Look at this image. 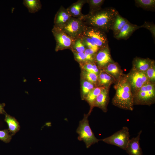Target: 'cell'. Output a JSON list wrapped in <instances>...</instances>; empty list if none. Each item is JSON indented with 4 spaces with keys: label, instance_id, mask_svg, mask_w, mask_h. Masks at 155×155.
Segmentation results:
<instances>
[{
    "label": "cell",
    "instance_id": "obj_1",
    "mask_svg": "<svg viewBox=\"0 0 155 155\" xmlns=\"http://www.w3.org/2000/svg\"><path fill=\"white\" fill-rule=\"evenodd\" d=\"M118 11L114 8L108 7L92 14L84 15L82 20L86 26H90L105 32L111 30Z\"/></svg>",
    "mask_w": 155,
    "mask_h": 155
},
{
    "label": "cell",
    "instance_id": "obj_2",
    "mask_svg": "<svg viewBox=\"0 0 155 155\" xmlns=\"http://www.w3.org/2000/svg\"><path fill=\"white\" fill-rule=\"evenodd\" d=\"M114 84L116 92L112 100L113 104L121 109L133 111V93L126 75H124Z\"/></svg>",
    "mask_w": 155,
    "mask_h": 155
},
{
    "label": "cell",
    "instance_id": "obj_3",
    "mask_svg": "<svg viewBox=\"0 0 155 155\" xmlns=\"http://www.w3.org/2000/svg\"><path fill=\"white\" fill-rule=\"evenodd\" d=\"M133 104L150 106L155 102V85L149 82L133 93Z\"/></svg>",
    "mask_w": 155,
    "mask_h": 155
},
{
    "label": "cell",
    "instance_id": "obj_4",
    "mask_svg": "<svg viewBox=\"0 0 155 155\" xmlns=\"http://www.w3.org/2000/svg\"><path fill=\"white\" fill-rule=\"evenodd\" d=\"M90 114L88 113L87 114L84 115L83 119L79 122L76 131L79 135L78 137V140L80 141H83L87 148L100 141V140L95 136L89 125L88 118Z\"/></svg>",
    "mask_w": 155,
    "mask_h": 155
},
{
    "label": "cell",
    "instance_id": "obj_5",
    "mask_svg": "<svg viewBox=\"0 0 155 155\" xmlns=\"http://www.w3.org/2000/svg\"><path fill=\"white\" fill-rule=\"evenodd\" d=\"M129 129L126 126L115 132L111 135L100 140L108 144L117 146L125 150L129 140Z\"/></svg>",
    "mask_w": 155,
    "mask_h": 155
},
{
    "label": "cell",
    "instance_id": "obj_6",
    "mask_svg": "<svg viewBox=\"0 0 155 155\" xmlns=\"http://www.w3.org/2000/svg\"><path fill=\"white\" fill-rule=\"evenodd\" d=\"M85 26L82 20L71 17L66 24L59 27L74 40L82 35Z\"/></svg>",
    "mask_w": 155,
    "mask_h": 155
},
{
    "label": "cell",
    "instance_id": "obj_7",
    "mask_svg": "<svg viewBox=\"0 0 155 155\" xmlns=\"http://www.w3.org/2000/svg\"><path fill=\"white\" fill-rule=\"evenodd\" d=\"M82 35L90 38L99 48L108 47L106 33L97 28L86 25Z\"/></svg>",
    "mask_w": 155,
    "mask_h": 155
},
{
    "label": "cell",
    "instance_id": "obj_8",
    "mask_svg": "<svg viewBox=\"0 0 155 155\" xmlns=\"http://www.w3.org/2000/svg\"><path fill=\"white\" fill-rule=\"evenodd\" d=\"M52 32L56 42V51L66 49H72L73 39L59 27L54 26Z\"/></svg>",
    "mask_w": 155,
    "mask_h": 155
},
{
    "label": "cell",
    "instance_id": "obj_9",
    "mask_svg": "<svg viewBox=\"0 0 155 155\" xmlns=\"http://www.w3.org/2000/svg\"><path fill=\"white\" fill-rule=\"evenodd\" d=\"M126 75L131 86L133 93L144 85L150 82L145 72L137 71L132 69Z\"/></svg>",
    "mask_w": 155,
    "mask_h": 155
},
{
    "label": "cell",
    "instance_id": "obj_10",
    "mask_svg": "<svg viewBox=\"0 0 155 155\" xmlns=\"http://www.w3.org/2000/svg\"><path fill=\"white\" fill-rule=\"evenodd\" d=\"M113 61L108 47L100 49L95 55L94 62L101 70Z\"/></svg>",
    "mask_w": 155,
    "mask_h": 155
},
{
    "label": "cell",
    "instance_id": "obj_11",
    "mask_svg": "<svg viewBox=\"0 0 155 155\" xmlns=\"http://www.w3.org/2000/svg\"><path fill=\"white\" fill-rule=\"evenodd\" d=\"M142 131L138 132L136 137L129 139L125 150L129 155H143L140 140Z\"/></svg>",
    "mask_w": 155,
    "mask_h": 155
},
{
    "label": "cell",
    "instance_id": "obj_12",
    "mask_svg": "<svg viewBox=\"0 0 155 155\" xmlns=\"http://www.w3.org/2000/svg\"><path fill=\"white\" fill-rule=\"evenodd\" d=\"M109 89L104 88L96 98L92 106L100 108L103 112H106L109 101Z\"/></svg>",
    "mask_w": 155,
    "mask_h": 155
},
{
    "label": "cell",
    "instance_id": "obj_13",
    "mask_svg": "<svg viewBox=\"0 0 155 155\" xmlns=\"http://www.w3.org/2000/svg\"><path fill=\"white\" fill-rule=\"evenodd\" d=\"M141 28V26L133 24L128 22L114 36L118 40L127 39L135 31Z\"/></svg>",
    "mask_w": 155,
    "mask_h": 155
},
{
    "label": "cell",
    "instance_id": "obj_14",
    "mask_svg": "<svg viewBox=\"0 0 155 155\" xmlns=\"http://www.w3.org/2000/svg\"><path fill=\"white\" fill-rule=\"evenodd\" d=\"M71 17L67 9L61 6L55 14L54 26L60 27L68 22Z\"/></svg>",
    "mask_w": 155,
    "mask_h": 155
},
{
    "label": "cell",
    "instance_id": "obj_15",
    "mask_svg": "<svg viewBox=\"0 0 155 155\" xmlns=\"http://www.w3.org/2000/svg\"><path fill=\"white\" fill-rule=\"evenodd\" d=\"M86 2L87 0H78L67 8L71 16L82 20L84 15L82 13V9L83 6Z\"/></svg>",
    "mask_w": 155,
    "mask_h": 155
},
{
    "label": "cell",
    "instance_id": "obj_16",
    "mask_svg": "<svg viewBox=\"0 0 155 155\" xmlns=\"http://www.w3.org/2000/svg\"><path fill=\"white\" fill-rule=\"evenodd\" d=\"M102 70L112 76L116 82L124 75L119 65L114 61L109 63Z\"/></svg>",
    "mask_w": 155,
    "mask_h": 155
},
{
    "label": "cell",
    "instance_id": "obj_17",
    "mask_svg": "<svg viewBox=\"0 0 155 155\" xmlns=\"http://www.w3.org/2000/svg\"><path fill=\"white\" fill-rule=\"evenodd\" d=\"M153 61L148 58L136 57L133 61L132 69L137 71L145 72L150 66Z\"/></svg>",
    "mask_w": 155,
    "mask_h": 155
},
{
    "label": "cell",
    "instance_id": "obj_18",
    "mask_svg": "<svg viewBox=\"0 0 155 155\" xmlns=\"http://www.w3.org/2000/svg\"><path fill=\"white\" fill-rule=\"evenodd\" d=\"M115 82L112 76L103 70H101L98 75L97 86L103 87L109 89L111 85L114 84Z\"/></svg>",
    "mask_w": 155,
    "mask_h": 155
},
{
    "label": "cell",
    "instance_id": "obj_19",
    "mask_svg": "<svg viewBox=\"0 0 155 155\" xmlns=\"http://www.w3.org/2000/svg\"><path fill=\"white\" fill-rule=\"evenodd\" d=\"M5 121L8 127V130L12 135H15L20 129L19 122L13 117L7 114L5 115Z\"/></svg>",
    "mask_w": 155,
    "mask_h": 155
},
{
    "label": "cell",
    "instance_id": "obj_20",
    "mask_svg": "<svg viewBox=\"0 0 155 155\" xmlns=\"http://www.w3.org/2000/svg\"><path fill=\"white\" fill-rule=\"evenodd\" d=\"M128 22L127 19L121 16L118 13L116 17L111 28L114 36L117 34Z\"/></svg>",
    "mask_w": 155,
    "mask_h": 155
},
{
    "label": "cell",
    "instance_id": "obj_21",
    "mask_svg": "<svg viewBox=\"0 0 155 155\" xmlns=\"http://www.w3.org/2000/svg\"><path fill=\"white\" fill-rule=\"evenodd\" d=\"M105 87L96 86L84 98L90 106L89 112L91 113L93 109V103L98 96Z\"/></svg>",
    "mask_w": 155,
    "mask_h": 155
},
{
    "label": "cell",
    "instance_id": "obj_22",
    "mask_svg": "<svg viewBox=\"0 0 155 155\" xmlns=\"http://www.w3.org/2000/svg\"><path fill=\"white\" fill-rule=\"evenodd\" d=\"M23 4L28 8L29 12L31 13L38 11L42 8V5L39 0H24Z\"/></svg>",
    "mask_w": 155,
    "mask_h": 155
},
{
    "label": "cell",
    "instance_id": "obj_23",
    "mask_svg": "<svg viewBox=\"0 0 155 155\" xmlns=\"http://www.w3.org/2000/svg\"><path fill=\"white\" fill-rule=\"evenodd\" d=\"M135 2L138 7L149 11H154L155 9V0H135Z\"/></svg>",
    "mask_w": 155,
    "mask_h": 155
},
{
    "label": "cell",
    "instance_id": "obj_24",
    "mask_svg": "<svg viewBox=\"0 0 155 155\" xmlns=\"http://www.w3.org/2000/svg\"><path fill=\"white\" fill-rule=\"evenodd\" d=\"M80 64L83 70L94 73L98 75L101 70L94 62H85L80 63Z\"/></svg>",
    "mask_w": 155,
    "mask_h": 155
},
{
    "label": "cell",
    "instance_id": "obj_25",
    "mask_svg": "<svg viewBox=\"0 0 155 155\" xmlns=\"http://www.w3.org/2000/svg\"><path fill=\"white\" fill-rule=\"evenodd\" d=\"M104 1V0H87L86 3L89 4L90 8L88 14H92L101 9Z\"/></svg>",
    "mask_w": 155,
    "mask_h": 155
},
{
    "label": "cell",
    "instance_id": "obj_26",
    "mask_svg": "<svg viewBox=\"0 0 155 155\" xmlns=\"http://www.w3.org/2000/svg\"><path fill=\"white\" fill-rule=\"evenodd\" d=\"M96 87L94 84L85 80L82 82V89L83 96L85 98L89 93Z\"/></svg>",
    "mask_w": 155,
    "mask_h": 155
},
{
    "label": "cell",
    "instance_id": "obj_27",
    "mask_svg": "<svg viewBox=\"0 0 155 155\" xmlns=\"http://www.w3.org/2000/svg\"><path fill=\"white\" fill-rule=\"evenodd\" d=\"M86 49L80 36L74 40L71 50L78 52H84Z\"/></svg>",
    "mask_w": 155,
    "mask_h": 155
},
{
    "label": "cell",
    "instance_id": "obj_28",
    "mask_svg": "<svg viewBox=\"0 0 155 155\" xmlns=\"http://www.w3.org/2000/svg\"><path fill=\"white\" fill-rule=\"evenodd\" d=\"M83 70L82 75L84 80L94 84L97 86L98 75L94 73Z\"/></svg>",
    "mask_w": 155,
    "mask_h": 155
},
{
    "label": "cell",
    "instance_id": "obj_29",
    "mask_svg": "<svg viewBox=\"0 0 155 155\" xmlns=\"http://www.w3.org/2000/svg\"><path fill=\"white\" fill-rule=\"evenodd\" d=\"M80 36L86 49H92L96 51H97L100 49L89 38L83 35Z\"/></svg>",
    "mask_w": 155,
    "mask_h": 155
},
{
    "label": "cell",
    "instance_id": "obj_30",
    "mask_svg": "<svg viewBox=\"0 0 155 155\" xmlns=\"http://www.w3.org/2000/svg\"><path fill=\"white\" fill-rule=\"evenodd\" d=\"M145 73L150 82L155 84V63L154 60L150 66L145 72Z\"/></svg>",
    "mask_w": 155,
    "mask_h": 155
},
{
    "label": "cell",
    "instance_id": "obj_31",
    "mask_svg": "<svg viewBox=\"0 0 155 155\" xmlns=\"http://www.w3.org/2000/svg\"><path fill=\"white\" fill-rule=\"evenodd\" d=\"M97 52L92 49H86L84 52L86 61L94 62L95 55Z\"/></svg>",
    "mask_w": 155,
    "mask_h": 155
},
{
    "label": "cell",
    "instance_id": "obj_32",
    "mask_svg": "<svg viewBox=\"0 0 155 155\" xmlns=\"http://www.w3.org/2000/svg\"><path fill=\"white\" fill-rule=\"evenodd\" d=\"M12 136L8 129L0 130V140L5 143L9 142L11 140Z\"/></svg>",
    "mask_w": 155,
    "mask_h": 155
},
{
    "label": "cell",
    "instance_id": "obj_33",
    "mask_svg": "<svg viewBox=\"0 0 155 155\" xmlns=\"http://www.w3.org/2000/svg\"><path fill=\"white\" fill-rule=\"evenodd\" d=\"M73 53L75 60L79 63L86 62L84 52H78L74 50H71Z\"/></svg>",
    "mask_w": 155,
    "mask_h": 155
},
{
    "label": "cell",
    "instance_id": "obj_34",
    "mask_svg": "<svg viewBox=\"0 0 155 155\" xmlns=\"http://www.w3.org/2000/svg\"><path fill=\"white\" fill-rule=\"evenodd\" d=\"M141 28H145L149 30L152 33L154 37L155 38V26L154 24L146 22L143 25L141 26Z\"/></svg>",
    "mask_w": 155,
    "mask_h": 155
},
{
    "label": "cell",
    "instance_id": "obj_35",
    "mask_svg": "<svg viewBox=\"0 0 155 155\" xmlns=\"http://www.w3.org/2000/svg\"><path fill=\"white\" fill-rule=\"evenodd\" d=\"M5 104L4 103H0V114L5 115L6 113L4 109Z\"/></svg>",
    "mask_w": 155,
    "mask_h": 155
}]
</instances>
